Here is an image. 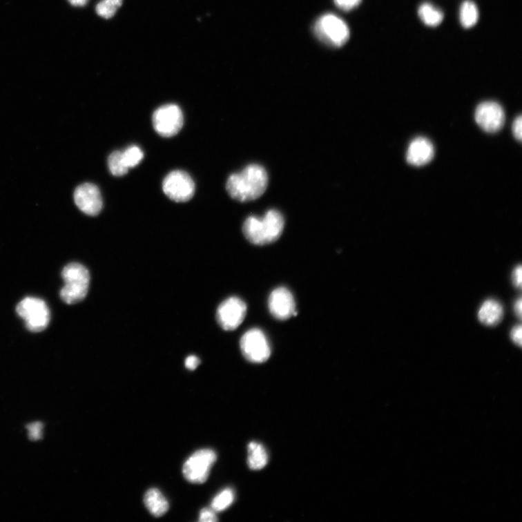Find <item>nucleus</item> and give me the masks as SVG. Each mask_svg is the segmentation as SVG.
Returning a JSON list of instances; mask_svg holds the SVG:
<instances>
[{
    "mask_svg": "<svg viewBox=\"0 0 522 522\" xmlns=\"http://www.w3.org/2000/svg\"><path fill=\"white\" fill-rule=\"evenodd\" d=\"M284 227L282 214L277 210H270L263 218L249 217L243 224V234L251 243L264 245L277 241Z\"/></svg>",
    "mask_w": 522,
    "mask_h": 522,
    "instance_id": "2",
    "label": "nucleus"
},
{
    "mask_svg": "<svg viewBox=\"0 0 522 522\" xmlns=\"http://www.w3.org/2000/svg\"><path fill=\"white\" fill-rule=\"evenodd\" d=\"M65 285L61 290L62 300L72 304L82 301L88 293L90 275L89 271L78 263H70L62 271Z\"/></svg>",
    "mask_w": 522,
    "mask_h": 522,
    "instance_id": "3",
    "label": "nucleus"
},
{
    "mask_svg": "<svg viewBox=\"0 0 522 522\" xmlns=\"http://www.w3.org/2000/svg\"><path fill=\"white\" fill-rule=\"evenodd\" d=\"M460 22L463 28H470L475 26L478 19V10L476 4L467 0L464 1L460 8Z\"/></svg>",
    "mask_w": 522,
    "mask_h": 522,
    "instance_id": "19",
    "label": "nucleus"
},
{
    "mask_svg": "<svg viewBox=\"0 0 522 522\" xmlns=\"http://www.w3.org/2000/svg\"><path fill=\"white\" fill-rule=\"evenodd\" d=\"M144 501L148 511L156 517L164 516L169 509L166 499L162 492L156 488L150 489L146 492Z\"/></svg>",
    "mask_w": 522,
    "mask_h": 522,
    "instance_id": "16",
    "label": "nucleus"
},
{
    "mask_svg": "<svg viewBox=\"0 0 522 522\" xmlns=\"http://www.w3.org/2000/svg\"><path fill=\"white\" fill-rule=\"evenodd\" d=\"M163 190L173 201L184 202L193 198L195 185L187 173L177 170L168 174L163 182Z\"/></svg>",
    "mask_w": 522,
    "mask_h": 522,
    "instance_id": "9",
    "label": "nucleus"
},
{
    "mask_svg": "<svg viewBox=\"0 0 522 522\" xmlns=\"http://www.w3.org/2000/svg\"><path fill=\"white\" fill-rule=\"evenodd\" d=\"M248 451V463L251 470H260L267 466L269 458L266 449L262 445L252 442L249 445Z\"/></svg>",
    "mask_w": 522,
    "mask_h": 522,
    "instance_id": "17",
    "label": "nucleus"
},
{
    "mask_svg": "<svg viewBox=\"0 0 522 522\" xmlns=\"http://www.w3.org/2000/svg\"><path fill=\"white\" fill-rule=\"evenodd\" d=\"M29 429H30V435L34 438L37 439L40 436V429L41 427L39 425H35L30 427H29Z\"/></svg>",
    "mask_w": 522,
    "mask_h": 522,
    "instance_id": "30",
    "label": "nucleus"
},
{
    "mask_svg": "<svg viewBox=\"0 0 522 522\" xmlns=\"http://www.w3.org/2000/svg\"><path fill=\"white\" fill-rule=\"evenodd\" d=\"M477 316L484 325L496 326L500 323L503 316L502 304L496 300H487L478 309Z\"/></svg>",
    "mask_w": 522,
    "mask_h": 522,
    "instance_id": "15",
    "label": "nucleus"
},
{
    "mask_svg": "<svg viewBox=\"0 0 522 522\" xmlns=\"http://www.w3.org/2000/svg\"><path fill=\"white\" fill-rule=\"evenodd\" d=\"M268 182V173L264 167L251 164L240 173L231 174L226 182V190L232 198L239 202H249L264 195Z\"/></svg>",
    "mask_w": 522,
    "mask_h": 522,
    "instance_id": "1",
    "label": "nucleus"
},
{
    "mask_svg": "<svg viewBox=\"0 0 522 522\" xmlns=\"http://www.w3.org/2000/svg\"><path fill=\"white\" fill-rule=\"evenodd\" d=\"M235 492L231 488H226L218 494L211 503V509L215 512H223L233 503Z\"/></svg>",
    "mask_w": 522,
    "mask_h": 522,
    "instance_id": "20",
    "label": "nucleus"
},
{
    "mask_svg": "<svg viewBox=\"0 0 522 522\" xmlns=\"http://www.w3.org/2000/svg\"><path fill=\"white\" fill-rule=\"evenodd\" d=\"M17 313L25 321L29 331L40 332L45 330L50 321V311L46 302L37 298L28 297L17 306Z\"/></svg>",
    "mask_w": 522,
    "mask_h": 522,
    "instance_id": "5",
    "label": "nucleus"
},
{
    "mask_svg": "<svg viewBox=\"0 0 522 522\" xmlns=\"http://www.w3.org/2000/svg\"><path fill=\"white\" fill-rule=\"evenodd\" d=\"M512 282L516 288H521V267L517 266L512 273Z\"/></svg>",
    "mask_w": 522,
    "mask_h": 522,
    "instance_id": "29",
    "label": "nucleus"
},
{
    "mask_svg": "<svg viewBox=\"0 0 522 522\" xmlns=\"http://www.w3.org/2000/svg\"><path fill=\"white\" fill-rule=\"evenodd\" d=\"M316 36L327 45L339 48L349 39V28L344 21L333 14H326L319 18L314 27Z\"/></svg>",
    "mask_w": 522,
    "mask_h": 522,
    "instance_id": "4",
    "label": "nucleus"
},
{
    "mask_svg": "<svg viewBox=\"0 0 522 522\" xmlns=\"http://www.w3.org/2000/svg\"><path fill=\"white\" fill-rule=\"evenodd\" d=\"M244 357L255 364L267 361L271 356L269 342L263 331L252 329L244 334L240 340Z\"/></svg>",
    "mask_w": 522,
    "mask_h": 522,
    "instance_id": "7",
    "label": "nucleus"
},
{
    "mask_svg": "<svg viewBox=\"0 0 522 522\" xmlns=\"http://www.w3.org/2000/svg\"><path fill=\"white\" fill-rule=\"evenodd\" d=\"M418 17L423 22L430 27L440 25L444 19L443 12L433 5L425 3L420 6L418 10Z\"/></svg>",
    "mask_w": 522,
    "mask_h": 522,
    "instance_id": "18",
    "label": "nucleus"
},
{
    "mask_svg": "<svg viewBox=\"0 0 522 522\" xmlns=\"http://www.w3.org/2000/svg\"><path fill=\"white\" fill-rule=\"evenodd\" d=\"M362 0H335L336 6L341 10L349 11L358 6Z\"/></svg>",
    "mask_w": 522,
    "mask_h": 522,
    "instance_id": "24",
    "label": "nucleus"
},
{
    "mask_svg": "<svg viewBox=\"0 0 522 522\" xmlns=\"http://www.w3.org/2000/svg\"><path fill=\"white\" fill-rule=\"evenodd\" d=\"M476 124L485 133H496L503 128L505 113L502 106L493 101H486L478 105L475 110Z\"/></svg>",
    "mask_w": 522,
    "mask_h": 522,
    "instance_id": "11",
    "label": "nucleus"
},
{
    "mask_svg": "<svg viewBox=\"0 0 522 522\" xmlns=\"http://www.w3.org/2000/svg\"><path fill=\"white\" fill-rule=\"evenodd\" d=\"M108 167L113 176L122 177L128 172V168L124 162L122 152L115 151L108 157Z\"/></svg>",
    "mask_w": 522,
    "mask_h": 522,
    "instance_id": "21",
    "label": "nucleus"
},
{
    "mask_svg": "<svg viewBox=\"0 0 522 522\" xmlns=\"http://www.w3.org/2000/svg\"><path fill=\"white\" fill-rule=\"evenodd\" d=\"M77 206L85 214L95 216L103 209V198L99 188L90 183L79 186L75 193Z\"/></svg>",
    "mask_w": 522,
    "mask_h": 522,
    "instance_id": "12",
    "label": "nucleus"
},
{
    "mask_svg": "<svg viewBox=\"0 0 522 522\" xmlns=\"http://www.w3.org/2000/svg\"><path fill=\"white\" fill-rule=\"evenodd\" d=\"M123 0H103L96 7V12L99 17L110 19L122 5Z\"/></svg>",
    "mask_w": 522,
    "mask_h": 522,
    "instance_id": "22",
    "label": "nucleus"
},
{
    "mask_svg": "<svg viewBox=\"0 0 522 522\" xmlns=\"http://www.w3.org/2000/svg\"><path fill=\"white\" fill-rule=\"evenodd\" d=\"M246 314L245 302L239 298L231 297L224 300L218 308V323L226 331L238 329L244 320Z\"/></svg>",
    "mask_w": 522,
    "mask_h": 522,
    "instance_id": "10",
    "label": "nucleus"
},
{
    "mask_svg": "<svg viewBox=\"0 0 522 522\" xmlns=\"http://www.w3.org/2000/svg\"><path fill=\"white\" fill-rule=\"evenodd\" d=\"M199 521L201 522H214L217 521L218 519L212 509H203L200 512Z\"/></svg>",
    "mask_w": 522,
    "mask_h": 522,
    "instance_id": "25",
    "label": "nucleus"
},
{
    "mask_svg": "<svg viewBox=\"0 0 522 522\" xmlns=\"http://www.w3.org/2000/svg\"><path fill=\"white\" fill-rule=\"evenodd\" d=\"M124 162L128 168L138 166L144 157L142 151L136 145L128 147L122 152Z\"/></svg>",
    "mask_w": 522,
    "mask_h": 522,
    "instance_id": "23",
    "label": "nucleus"
},
{
    "mask_svg": "<svg viewBox=\"0 0 522 522\" xmlns=\"http://www.w3.org/2000/svg\"><path fill=\"white\" fill-rule=\"evenodd\" d=\"M269 309L272 316L279 320H287L297 313L294 297L285 287L276 289L271 293Z\"/></svg>",
    "mask_w": 522,
    "mask_h": 522,
    "instance_id": "13",
    "label": "nucleus"
},
{
    "mask_svg": "<svg viewBox=\"0 0 522 522\" xmlns=\"http://www.w3.org/2000/svg\"><path fill=\"white\" fill-rule=\"evenodd\" d=\"M216 459V454L212 450H199L184 464L183 474L186 480L194 484L206 483Z\"/></svg>",
    "mask_w": 522,
    "mask_h": 522,
    "instance_id": "6",
    "label": "nucleus"
},
{
    "mask_svg": "<svg viewBox=\"0 0 522 522\" xmlns=\"http://www.w3.org/2000/svg\"><path fill=\"white\" fill-rule=\"evenodd\" d=\"M200 364V358L194 355L188 356L185 360V367L188 370H195Z\"/></svg>",
    "mask_w": 522,
    "mask_h": 522,
    "instance_id": "27",
    "label": "nucleus"
},
{
    "mask_svg": "<svg viewBox=\"0 0 522 522\" xmlns=\"http://www.w3.org/2000/svg\"><path fill=\"white\" fill-rule=\"evenodd\" d=\"M89 0H68V2L74 6L82 7L88 3Z\"/></svg>",
    "mask_w": 522,
    "mask_h": 522,
    "instance_id": "32",
    "label": "nucleus"
},
{
    "mask_svg": "<svg viewBox=\"0 0 522 522\" xmlns=\"http://www.w3.org/2000/svg\"><path fill=\"white\" fill-rule=\"evenodd\" d=\"M521 298H519L514 304V311L519 319L521 318Z\"/></svg>",
    "mask_w": 522,
    "mask_h": 522,
    "instance_id": "31",
    "label": "nucleus"
},
{
    "mask_svg": "<svg viewBox=\"0 0 522 522\" xmlns=\"http://www.w3.org/2000/svg\"><path fill=\"white\" fill-rule=\"evenodd\" d=\"M434 155V148L427 138L418 137L409 144L406 153L407 162L414 166H423L429 164Z\"/></svg>",
    "mask_w": 522,
    "mask_h": 522,
    "instance_id": "14",
    "label": "nucleus"
},
{
    "mask_svg": "<svg viewBox=\"0 0 522 522\" xmlns=\"http://www.w3.org/2000/svg\"><path fill=\"white\" fill-rule=\"evenodd\" d=\"M512 132L515 138L519 141H521L522 117L521 115H519L518 117L514 122L513 126H512Z\"/></svg>",
    "mask_w": 522,
    "mask_h": 522,
    "instance_id": "26",
    "label": "nucleus"
},
{
    "mask_svg": "<svg viewBox=\"0 0 522 522\" xmlns=\"http://www.w3.org/2000/svg\"><path fill=\"white\" fill-rule=\"evenodd\" d=\"M184 124L181 108L174 104L165 105L157 108L153 115V124L156 133L164 137L177 135Z\"/></svg>",
    "mask_w": 522,
    "mask_h": 522,
    "instance_id": "8",
    "label": "nucleus"
},
{
    "mask_svg": "<svg viewBox=\"0 0 522 522\" xmlns=\"http://www.w3.org/2000/svg\"><path fill=\"white\" fill-rule=\"evenodd\" d=\"M521 326L514 327L511 331V339L516 345L521 347Z\"/></svg>",
    "mask_w": 522,
    "mask_h": 522,
    "instance_id": "28",
    "label": "nucleus"
}]
</instances>
